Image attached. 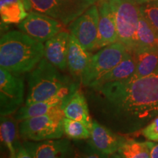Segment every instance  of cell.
Here are the masks:
<instances>
[{"instance_id": "20", "label": "cell", "mask_w": 158, "mask_h": 158, "mask_svg": "<svg viewBox=\"0 0 158 158\" xmlns=\"http://www.w3.org/2000/svg\"><path fill=\"white\" fill-rule=\"evenodd\" d=\"M28 14L22 0H0V15L4 23H20Z\"/></svg>"}, {"instance_id": "11", "label": "cell", "mask_w": 158, "mask_h": 158, "mask_svg": "<svg viewBox=\"0 0 158 158\" xmlns=\"http://www.w3.org/2000/svg\"><path fill=\"white\" fill-rule=\"evenodd\" d=\"M77 89L76 85L73 84L70 86L63 89L50 99L43 101L37 102L31 105H24L14 114V118L16 121L21 122L27 118L42 116L50 113L57 108L64 106L69 96Z\"/></svg>"}, {"instance_id": "18", "label": "cell", "mask_w": 158, "mask_h": 158, "mask_svg": "<svg viewBox=\"0 0 158 158\" xmlns=\"http://www.w3.org/2000/svg\"><path fill=\"white\" fill-rule=\"evenodd\" d=\"M98 0H56L59 10V21L69 25Z\"/></svg>"}, {"instance_id": "32", "label": "cell", "mask_w": 158, "mask_h": 158, "mask_svg": "<svg viewBox=\"0 0 158 158\" xmlns=\"http://www.w3.org/2000/svg\"><path fill=\"white\" fill-rule=\"evenodd\" d=\"M135 1L137 2L138 4H139V5H142V4L147 3V2H151L158 1V0H135Z\"/></svg>"}, {"instance_id": "9", "label": "cell", "mask_w": 158, "mask_h": 158, "mask_svg": "<svg viewBox=\"0 0 158 158\" xmlns=\"http://www.w3.org/2000/svg\"><path fill=\"white\" fill-rule=\"evenodd\" d=\"M59 20L40 13L31 12L27 18L19 23L20 31L39 42L44 43L62 31Z\"/></svg>"}, {"instance_id": "8", "label": "cell", "mask_w": 158, "mask_h": 158, "mask_svg": "<svg viewBox=\"0 0 158 158\" xmlns=\"http://www.w3.org/2000/svg\"><path fill=\"white\" fill-rule=\"evenodd\" d=\"M98 24L99 10L98 5H94L71 22L68 29L86 50L91 51L97 48Z\"/></svg>"}, {"instance_id": "26", "label": "cell", "mask_w": 158, "mask_h": 158, "mask_svg": "<svg viewBox=\"0 0 158 158\" xmlns=\"http://www.w3.org/2000/svg\"><path fill=\"white\" fill-rule=\"evenodd\" d=\"M31 9L40 13L59 20V10L56 0H30Z\"/></svg>"}, {"instance_id": "1", "label": "cell", "mask_w": 158, "mask_h": 158, "mask_svg": "<svg viewBox=\"0 0 158 158\" xmlns=\"http://www.w3.org/2000/svg\"><path fill=\"white\" fill-rule=\"evenodd\" d=\"M94 114L122 135L139 131L158 116V71L87 88Z\"/></svg>"}, {"instance_id": "23", "label": "cell", "mask_w": 158, "mask_h": 158, "mask_svg": "<svg viewBox=\"0 0 158 158\" xmlns=\"http://www.w3.org/2000/svg\"><path fill=\"white\" fill-rule=\"evenodd\" d=\"M152 141H138L127 138L117 152L123 158H150Z\"/></svg>"}, {"instance_id": "24", "label": "cell", "mask_w": 158, "mask_h": 158, "mask_svg": "<svg viewBox=\"0 0 158 158\" xmlns=\"http://www.w3.org/2000/svg\"><path fill=\"white\" fill-rule=\"evenodd\" d=\"M63 129L64 135L69 139L87 140L91 135V130L84 123L65 116L63 119Z\"/></svg>"}, {"instance_id": "6", "label": "cell", "mask_w": 158, "mask_h": 158, "mask_svg": "<svg viewBox=\"0 0 158 158\" xmlns=\"http://www.w3.org/2000/svg\"><path fill=\"white\" fill-rule=\"evenodd\" d=\"M127 51L125 45L118 41L102 48L92 56L89 65L81 81V84L86 88L94 86L121 62Z\"/></svg>"}, {"instance_id": "12", "label": "cell", "mask_w": 158, "mask_h": 158, "mask_svg": "<svg viewBox=\"0 0 158 158\" xmlns=\"http://www.w3.org/2000/svg\"><path fill=\"white\" fill-rule=\"evenodd\" d=\"M23 145L33 158H68L71 149L68 138L43 141H24Z\"/></svg>"}, {"instance_id": "5", "label": "cell", "mask_w": 158, "mask_h": 158, "mask_svg": "<svg viewBox=\"0 0 158 158\" xmlns=\"http://www.w3.org/2000/svg\"><path fill=\"white\" fill-rule=\"evenodd\" d=\"M114 12L117 29L118 41L133 53L135 35L141 17L140 5L135 0H108Z\"/></svg>"}, {"instance_id": "19", "label": "cell", "mask_w": 158, "mask_h": 158, "mask_svg": "<svg viewBox=\"0 0 158 158\" xmlns=\"http://www.w3.org/2000/svg\"><path fill=\"white\" fill-rule=\"evenodd\" d=\"M135 61L133 53L127 51L121 62L108 73L102 76L94 86L129 78L135 73Z\"/></svg>"}, {"instance_id": "29", "label": "cell", "mask_w": 158, "mask_h": 158, "mask_svg": "<svg viewBox=\"0 0 158 158\" xmlns=\"http://www.w3.org/2000/svg\"><path fill=\"white\" fill-rule=\"evenodd\" d=\"M15 158H33V157L27 151L24 146L23 145V143H20L17 142L16 146H15Z\"/></svg>"}, {"instance_id": "2", "label": "cell", "mask_w": 158, "mask_h": 158, "mask_svg": "<svg viewBox=\"0 0 158 158\" xmlns=\"http://www.w3.org/2000/svg\"><path fill=\"white\" fill-rule=\"evenodd\" d=\"M44 58V45L21 31H10L0 40V67L17 75L31 72Z\"/></svg>"}, {"instance_id": "31", "label": "cell", "mask_w": 158, "mask_h": 158, "mask_svg": "<svg viewBox=\"0 0 158 158\" xmlns=\"http://www.w3.org/2000/svg\"><path fill=\"white\" fill-rule=\"evenodd\" d=\"M23 5H24L27 11H29L31 10V4L30 0H22Z\"/></svg>"}, {"instance_id": "33", "label": "cell", "mask_w": 158, "mask_h": 158, "mask_svg": "<svg viewBox=\"0 0 158 158\" xmlns=\"http://www.w3.org/2000/svg\"><path fill=\"white\" fill-rule=\"evenodd\" d=\"M109 158H123V157H122V156L120 155L118 152H116V153L113 154V155H110L109 156Z\"/></svg>"}, {"instance_id": "22", "label": "cell", "mask_w": 158, "mask_h": 158, "mask_svg": "<svg viewBox=\"0 0 158 158\" xmlns=\"http://www.w3.org/2000/svg\"><path fill=\"white\" fill-rule=\"evenodd\" d=\"M138 48H152L158 50V36L141 15L136 31L135 47L134 51Z\"/></svg>"}, {"instance_id": "15", "label": "cell", "mask_w": 158, "mask_h": 158, "mask_svg": "<svg viewBox=\"0 0 158 158\" xmlns=\"http://www.w3.org/2000/svg\"><path fill=\"white\" fill-rule=\"evenodd\" d=\"M92 56L89 51L86 50L76 37L70 35L67 64L69 71L74 78L81 81L84 73L89 65Z\"/></svg>"}, {"instance_id": "10", "label": "cell", "mask_w": 158, "mask_h": 158, "mask_svg": "<svg viewBox=\"0 0 158 158\" xmlns=\"http://www.w3.org/2000/svg\"><path fill=\"white\" fill-rule=\"evenodd\" d=\"M127 138L117 133L106 125L93 119L91 135L87 143L94 149L108 156L117 152Z\"/></svg>"}, {"instance_id": "16", "label": "cell", "mask_w": 158, "mask_h": 158, "mask_svg": "<svg viewBox=\"0 0 158 158\" xmlns=\"http://www.w3.org/2000/svg\"><path fill=\"white\" fill-rule=\"evenodd\" d=\"M63 110L65 117L82 122L91 130L93 119L90 116L87 100L81 89H76L69 96Z\"/></svg>"}, {"instance_id": "28", "label": "cell", "mask_w": 158, "mask_h": 158, "mask_svg": "<svg viewBox=\"0 0 158 158\" xmlns=\"http://www.w3.org/2000/svg\"><path fill=\"white\" fill-rule=\"evenodd\" d=\"M141 134L148 141L158 142V116L141 130Z\"/></svg>"}, {"instance_id": "7", "label": "cell", "mask_w": 158, "mask_h": 158, "mask_svg": "<svg viewBox=\"0 0 158 158\" xmlns=\"http://www.w3.org/2000/svg\"><path fill=\"white\" fill-rule=\"evenodd\" d=\"M24 98L23 80L0 68V114L11 116L22 106Z\"/></svg>"}, {"instance_id": "30", "label": "cell", "mask_w": 158, "mask_h": 158, "mask_svg": "<svg viewBox=\"0 0 158 158\" xmlns=\"http://www.w3.org/2000/svg\"><path fill=\"white\" fill-rule=\"evenodd\" d=\"M150 158H158V143H152Z\"/></svg>"}, {"instance_id": "13", "label": "cell", "mask_w": 158, "mask_h": 158, "mask_svg": "<svg viewBox=\"0 0 158 158\" xmlns=\"http://www.w3.org/2000/svg\"><path fill=\"white\" fill-rule=\"evenodd\" d=\"M98 37L97 48H102L118 41L117 29L114 12L108 0H100Z\"/></svg>"}, {"instance_id": "25", "label": "cell", "mask_w": 158, "mask_h": 158, "mask_svg": "<svg viewBox=\"0 0 158 158\" xmlns=\"http://www.w3.org/2000/svg\"><path fill=\"white\" fill-rule=\"evenodd\" d=\"M140 13L158 36V1L140 5Z\"/></svg>"}, {"instance_id": "3", "label": "cell", "mask_w": 158, "mask_h": 158, "mask_svg": "<svg viewBox=\"0 0 158 158\" xmlns=\"http://www.w3.org/2000/svg\"><path fill=\"white\" fill-rule=\"evenodd\" d=\"M73 84L44 57L29 74L25 105L48 100Z\"/></svg>"}, {"instance_id": "27", "label": "cell", "mask_w": 158, "mask_h": 158, "mask_svg": "<svg viewBox=\"0 0 158 158\" xmlns=\"http://www.w3.org/2000/svg\"><path fill=\"white\" fill-rule=\"evenodd\" d=\"M73 158H109V156L94 149L86 141L85 147L77 149Z\"/></svg>"}, {"instance_id": "14", "label": "cell", "mask_w": 158, "mask_h": 158, "mask_svg": "<svg viewBox=\"0 0 158 158\" xmlns=\"http://www.w3.org/2000/svg\"><path fill=\"white\" fill-rule=\"evenodd\" d=\"M70 33L61 31L44 45V57L60 71L68 68L67 59Z\"/></svg>"}, {"instance_id": "4", "label": "cell", "mask_w": 158, "mask_h": 158, "mask_svg": "<svg viewBox=\"0 0 158 158\" xmlns=\"http://www.w3.org/2000/svg\"><path fill=\"white\" fill-rule=\"evenodd\" d=\"M63 107L57 108L50 113L27 118L20 122L19 133L23 141H43L59 139L64 135Z\"/></svg>"}, {"instance_id": "21", "label": "cell", "mask_w": 158, "mask_h": 158, "mask_svg": "<svg viewBox=\"0 0 158 158\" xmlns=\"http://www.w3.org/2000/svg\"><path fill=\"white\" fill-rule=\"evenodd\" d=\"M15 118L11 116H1L0 122V134L1 141L5 144L10 152V158L15 157L17 127Z\"/></svg>"}, {"instance_id": "17", "label": "cell", "mask_w": 158, "mask_h": 158, "mask_svg": "<svg viewBox=\"0 0 158 158\" xmlns=\"http://www.w3.org/2000/svg\"><path fill=\"white\" fill-rule=\"evenodd\" d=\"M135 61V72L132 78L148 76L158 71V50L138 48L133 52Z\"/></svg>"}]
</instances>
